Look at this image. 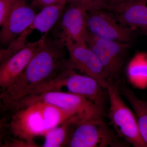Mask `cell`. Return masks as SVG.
Returning <instances> with one entry per match:
<instances>
[{
	"mask_svg": "<svg viewBox=\"0 0 147 147\" xmlns=\"http://www.w3.org/2000/svg\"><path fill=\"white\" fill-rule=\"evenodd\" d=\"M47 37L21 77L10 88L1 92L3 108L13 105L64 70L72 68L69 58L66 57L64 44L58 40Z\"/></svg>",
	"mask_w": 147,
	"mask_h": 147,
	"instance_id": "1",
	"label": "cell"
},
{
	"mask_svg": "<svg viewBox=\"0 0 147 147\" xmlns=\"http://www.w3.org/2000/svg\"><path fill=\"white\" fill-rule=\"evenodd\" d=\"M4 111H9L8 119L2 120V126L13 138L6 145L9 147H37L34 139L44 136L55 127L74 116L67 111L48 103L34 102L13 105Z\"/></svg>",
	"mask_w": 147,
	"mask_h": 147,
	"instance_id": "2",
	"label": "cell"
},
{
	"mask_svg": "<svg viewBox=\"0 0 147 147\" xmlns=\"http://www.w3.org/2000/svg\"><path fill=\"white\" fill-rule=\"evenodd\" d=\"M110 102L108 117L119 136L135 147H147L140 134L137 117L123 100L118 87L113 82L107 87Z\"/></svg>",
	"mask_w": 147,
	"mask_h": 147,
	"instance_id": "3",
	"label": "cell"
},
{
	"mask_svg": "<svg viewBox=\"0 0 147 147\" xmlns=\"http://www.w3.org/2000/svg\"><path fill=\"white\" fill-rule=\"evenodd\" d=\"M63 87L67 88L69 92L82 96L101 108L104 107V89H106L94 78L77 74L72 68L66 69L50 82L39 87L38 92L59 91Z\"/></svg>",
	"mask_w": 147,
	"mask_h": 147,
	"instance_id": "4",
	"label": "cell"
},
{
	"mask_svg": "<svg viewBox=\"0 0 147 147\" xmlns=\"http://www.w3.org/2000/svg\"><path fill=\"white\" fill-rule=\"evenodd\" d=\"M38 102L54 105L71 113L80 120L103 116V108L82 96L69 92L50 91L30 95L15 103L23 105Z\"/></svg>",
	"mask_w": 147,
	"mask_h": 147,
	"instance_id": "5",
	"label": "cell"
},
{
	"mask_svg": "<svg viewBox=\"0 0 147 147\" xmlns=\"http://www.w3.org/2000/svg\"><path fill=\"white\" fill-rule=\"evenodd\" d=\"M117 146L115 135L102 117L85 119L75 123L67 146L106 147Z\"/></svg>",
	"mask_w": 147,
	"mask_h": 147,
	"instance_id": "6",
	"label": "cell"
},
{
	"mask_svg": "<svg viewBox=\"0 0 147 147\" xmlns=\"http://www.w3.org/2000/svg\"><path fill=\"white\" fill-rule=\"evenodd\" d=\"M68 4L56 26L52 30L54 38L65 47L71 43H86L89 34L88 12L79 7Z\"/></svg>",
	"mask_w": 147,
	"mask_h": 147,
	"instance_id": "7",
	"label": "cell"
},
{
	"mask_svg": "<svg viewBox=\"0 0 147 147\" xmlns=\"http://www.w3.org/2000/svg\"><path fill=\"white\" fill-rule=\"evenodd\" d=\"M86 43L100 61L112 82L123 68L130 44L99 38L89 33Z\"/></svg>",
	"mask_w": 147,
	"mask_h": 147,
	"instance_id": "8",
	"label": "cell"
},
{
	"mask_svg": "<svg viewBox=\"0 0 147 147\" xmlns=\"http://www.w3.org/2000/svg\"><path fill=\"white\" fill-rule=\"evenodd\" d=\"M87 26L89 33L98 38L129 44L135 30L121 24L115 14L108 10L88 12Z\"/></svg>",
	"mask_w": 147,
	"mask_h": 147,
	"instance_id": "9",
	"label": "cell"
},
{
	"mask_svg": "<svg viewBox=\"0 0 147 147\" xmlns=\"http://www.w3.org/2000/svg\"><path fill=\"white\" fill-rule=\"evenodd\" d=\"M71 67L94 78L107 89L112 82L96 55L86 43H75L66 46Z\"/></svg>",
	"mask_w": 147,
	"mask_h": 147,
	"instance_id": "10",
	"label": "cell"
},
{
	"mask_svg": "<svg viewBox=\"0 0 147 147\" xmlns=\"http://www.w3.org/2000/svg\"><path fill=\"white\" fill-rule=\"evenodd\" d=\"M47 36L43 35L36 41L27 42L21 50L0 63V88L1 92L10 88L21 77Z\"/></svg>",
	"mask_w": 147,
	"mask_h": 147,
	"instance_id": "11",
	"label": "cell"
},
{
	"mask_svg": "<svg viewBox=\"0 0 147 147\" xmlns=\"http://www.w3.org/2000/svg\"><path fill=\"white\" fill-rule=\"evenodd\" d=\"M28 0H16L1 27V45L8 46L30 26L36 13Z\"/></svg>",
	"mask_w": 147,
	"mask_h": 147,
	"instance_id": "12",
	"label": "cell"
},
{
	"mask_svg": "<svg viewBox=\"0 0 147 147\" xmlns=\"http://www.w3.org/2000/svg\"><path fill=\"white\" fill-rule=\"evenodd\" d=\"M108 10L115 14L120 23L147 35V0H130Z\"/></svg>",
	"mask_w": 147,
	"mask_h": 147,
	"instance_id": "13",
	"label": "cell"
},
{
	"mask_svg": "<svg viewBox=\"0 0 147 147\" xmlns=\"http://www.w3.org/2000/svg\"><path fill=\"white\" fill-rule=\"evenodd\" d=\"M67 4L66 2L58 3L42 7L27 30L31 33L34 30L48 35L60 19Z\"/></svg>",
	"mask_w": 147,
	"mask_h": 147,
	"instance_id": "14",
	"label": "cell"
},
{
	"mask_svg": "<svg viewBox=\"0 0 147 147\" xmlns=\"http://www.w3.org/2000/svg\"><path fill=\"white\" fill-rule=\"evenodd\" d=\"M129 82L139 89L147 88V53L139 52L129 62L126 68Z\"/></svg>",
	"mask_w": 147,
	"mask_h": 147,
	"instance_id": "15",
	"label": "cell"
},
{
	"mask_svg": "<svg viewBox=\"0 0 147 147\" xmlns=\"http://www.w3.org/2000/svg\"><path fill=\"white\" fill-rule=\"evenodd\" d=\"M76 117H72L54 128L44 135L43 147H60L67 146L75 123L79 121Z\"/></svg>",
	"mask_w": 147,
	"mask_h": 147,
	"instance_id": "16",
	"label": "cell"
},
{
	"mask_svg": "<svg viewBox=\"0 0 147 147\" xmlns=\"http://www.w3.org/2000/svg\"><path fill=\"white\" fill-rule=\"evenodd\" d=\"M121 91L133 108L140 134L147 144V102L140 99L134 92L127 87H122Z\"/></svg>",
	"mask_w": 147,
	"mask_h": 147,
	"instance_id": "17",
	"label": "cell"
},
{
	"mask_svg": "<svg viewBox=\"0 0 147 147\" xmlns=\"http://www.w3.org/2000/svg\"><path fill=\"white\" fill-rule=\"evenodd\" d=\"M67 4L79 7L88 12L108 9L104 0H67Z\"/></svg>",
	"mask_w": 147,
	"mask_h": 147,
	"instance_id": "18",
	"label": "cell"
},
{
	"mask_svg": "<svg viewBox=\"0 0 147 147\" xmlns=\"http://www.w3.org/2000/svg\"><path fill=\"white\" fill-rule=\"evenodd\" d=\"M16 0H0V26L7 17Z\"/></svg>",
	"mask_w": 147,
	"mask_h": 147,
	"instance_id": "19",
	"label": "cell"
},
{
	"mask_svg": "<svg viewBox=\"0 0 147 147\" xmlns=\"http://www.w3.org/2000/svg\"><path fill=\"white\" fill-rule=\"evenodd\" d=\"M32 4L34 7L42 8L44 7L61 2L67 3L66 0H31Z\"/></svg>",
	"mask_w": 147,
	"mask_h": 147,
	"instance_id": "20",
	"label": "cell"
},
{
	"mask_svg": "<svg viewBox=\"0 0 147 147\" xmlns=\"http://www.w3.org/2000/svg\"><path fill=\"white\" fill-rule=\"evenodd\" d=\"M129 1L130 0H104V1L108 7L107 10H108L109 9L121 5Z\"/></svg>",
	"mask_w": 147,
	"mask_h": 147,
	"instance_id": "21",
	"label": "cell"
},
{
	"mask_svg": "<svg viewBox=\"0 0 147 147\" xmlns=\"http://www.w3.org/2000/svg\"><path fill=\"white\" fill-rule=\"evenodd\" d=\"M66 1L67 3V0H66Z\"/></svg>",
	"mask_w": 147,
	"mask_h": 147,
	"instance_id": "22",
	"label": "cell"
}]
</instances>
